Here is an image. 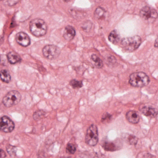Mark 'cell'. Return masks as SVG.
<instances>
[{"label":"cell","instance_id":"1","mask_svg":"<svg viewBox=\"0 0 158 158\" xmlns=\"http://www.w3.org/2000/svg\"><path fill=\"white\" fill-rule=\"evenodd\" d=\"M30 30L32 34L36 37L44 36L47 32V26L45 22L40 19H35L30 23Z\"/></svg>","mask_w":158,"mask_h":158},{"label":"cell","instance_id":"2","mask_svg":"<svg viewBox=\"0 0 158 158\" xmlns=\"http://www.w3.org/2000/svg\"><path fill=\"white\" fill-rule=\"evenodd\" d=\"M149 77L143 72H135L130 76L129 83L134 87H142L149 84Z\"/></svg>","mask_w":158,"mask_h":158},{"label":"cell","instance_id":"3","mask_svg":"<svg viewBox=\"0 0 158 158\" xmlns=\"http://www.w3.org/2000/svg\"><path fill=\"white\" fill-rule=\"evenodd\" d=\"M141 42V38L139 36L135 35L123 39L121 45L123 48L126 52H132L138 49Z\"/></svg>","mask_w":158,"mask_h":158},{"label":"cell","instance_id":"4","mask_svg":"<svg viewBox=\"0 0 158 158\" xmlns=\"http://www.w3.org/2000/svg\"><path fill=\"white\" fill-rule=\"evenodd\" d=\"M21 99L20 93L18 91L13 90L8 92L3 98L2 103L6 107H10L18 104Z\"/></svg>","mask_w":158,"mask_h":158},{"label":"cell","instance_id":"5","mask_svg":"<svg viewBox=\"0 0 158 158\" xmlns=\"http://www.w3.org/2000/svg\"><path fill=\"white\" fill-rule=\"evenodd\" d=\"M85 141V143L91 146H94L98 143V130L97 127L94 124L90 125L87 129Z\"/></svg>","mask_w":158,"mask_h":158},{"label":"cell","instance_id":"6","mask_svg":"<svg viewBox=\"0 0 158 158\" xmlns=\"http://www.w3.org/2000/svg\"><path fill=\"white\" fill-rule=\"evenodd\" d=\"M140 15L144 21L149 23L154 22L158 17L156 11L148 6L142 8L140 12Z\"/></svg>","mask_w":158,"mask_h":158},{"label":"cell","instance_id":"7","mask_svg":"<svg viewBox=\"0 0 158 158\" xmlns=\"http://www.w3.org/2000/svg\"><path fill=\"white\" fill-rule=\"evenodd\" d=\"M43 54L44 57L50 60L57 58L60 54V49L56 45H48L44 47Z\"/></svg>","mask_w":158,"mask_h":158},{"label":"cell","instance_id":"8","mask_svg":"<svg viewBox=\"0 0 158 158\" xmlns=\"http://www.w3.org/2000/svg\"><path fill=\"white\" fill-rule=\"evenodd\" d=\"M14 122L6 116L0 118V131L5 133L11 132L15 129Z\"/></svg>","mask_w":158,"mask_h":158},{"label":"cell","instance_id":"9","mask_svg":"<svg viewBox=\"0 0 158 158\" xmlns=\"http://www.w3.org/2000/svg\"><path fill=\"white\" fill-rule=\"evenodd\" d=\"M16 40L19 44L24 47H27L30 44L31 40L27 34L23 32H19L16 35Z\"/></svg>","mask_w":158,"mask_h":158},{"label":"cell","instance_id":"10","mask_svg":"<svg viewBox=\"0 0 158 158\" xmlns=\"http://www.w3.org/2000/svg\"><path fill=\"white\" fill-rule=\"evenodd\" d=\"M140 110L145 116L150 117V118H155L157 116L158 114L157 110L151 106H146L143 107Z\"/></svg>","mask_w":158,"mask_h":158},{"label":"cell","instance_id":"11","mask_svg":"<svg viewBox=\"0 0 158 158\" xmlns=\"http://www.w3.org/2000/svg\"><path fill=\"white\" fill-rule=\"evenodd\" d=\"M126 118L129 122L133 124H136L140 121V116L138 112L135 110L128 111L126 115Z\"/></svg>","mask_w":158,"mask_h":158},{"label":"cell","instance_id":"12","mask_svg":"<svg viewBox=\"0 0 158 158\" xmlns=\"http://www.w3.org/2000/svg\"><path fill=\"white\" fill-rule=\"evenodd\" d=\"M76 35V31L75 29L70 26L66 27L64 31L63 37L68 41H70L73 40Z\"/></svg>","mask_w":158,"mask_h":158},{"label":"cell","instance_id":"13","mask_svg":"<svg viewBox=\"0 0 158 158\" xmlns=\"http://www.w3.org/2000/svg\"><path fill=\"white\" fill-rule=\"evenodd\" d=\"M8 62L11 64H15L21 61L20 56L15 52H10L7 55Z\"/></svg>","mask_w":158,"mask_h":158},{"label":"cell","instance_id":"14","mask_svg":"<svg viewBox=\"0 0 158 158\" xmlns=\"http://www.w3.org/2000/svg\"><path fill=\"white\" fill-rule=\"evenodd\" d=\"M120 37L119 34L117 30H113L110 32L109 35L108 40L110 42L113 44H116L120 40Z\"/></svg>","mask_w":158,"mask_h":158},{"label":"cell","instance_id":"15","mask_svg":"<svg viewBox=\"0 0 158 158\" xmlns=\"http://www.w3.org/2000/svg\"><path fill=\"white\" fill-rule=\"evenodd\" d=\"M0 78L5 83H9L11 81V77L7 70L3 69L0 71Z\"/></svg>","mask_w":158,"mask_h":158},{"label":"cell","instance_id":"16","mask_svg":"<svg viewBox=\"0 0 158 158\" xmlns=\"http://www.w3.org/2000/svg\"><path fill=\"white\" fill-rule=\"evenodd\" d=\"M91 59L94 63V65L97 68L100 69L103 67V63L101 59L96 55L94 54L91 56Z\"/></svg>","mask_w":158,"mask_h":158},{"label":"cell","instance_id":"17","mask_svg":"<svg viewBox=\"0 0 158 158\" xmlns=\"http://www.w3.org/2000/svg\"><path fill=\"white\" fill-rule=\"evenodd\" d=\"M103 147L107 151H113L117 149L116 143L112 142H106L103 145Z\"/></svg>","mask_w":158,"mask_h":158},{"label":"cell","instance_id":"18","mask_svg":"<svg viewBox=\"0 0 158 158\" xmlns=\"http://www.w3.org/2000/svg\"><path fill=\"white\" fill-rule=\"evenodd\" d=\"M105 14V10L101 7H98L96 9L94 15L95 18L100 19L102 18Z\"/></svg>","mask_w":158,"mask_h":158},{"label":"cell","instance_id":"19","mask_svg":"<svg viewBox=\"0 0 158 158\" xmlns=\"http://www.w3.org/2000/svg\"><path fill=\"white\" fill-rule=\"evenodd\" d=\"M70 85L74 88H81L83 86L82 82L81 81L75 80V79L70 81Z\"/></svg>","mask_w":158,"mask_h":158},{"label":"cell","instance_id":"20","mask_svg":"<svg viewBox=\"0 0 158 158\" xmlns=\"http://www.w3.org/2000/svg\"><path fill=\"white\" fill-rule=\"evenodd\" d=\"M77 150V148L75 145L73 144L69 143L67 145L66 147V152L69 154H75Z\"/></svg>","mask_w":158,"mask_h":158},{"label":"cell","instance_id":"21","mask_svg":"<svg viewBox=\"0 0 158 158\" xmlns=\"http://www.w3.org/2000/svg\"><path fill=\"white\" fill-rule=\"evenodd\" d=\"M45 112L42 110H39L36 111L33 115V118L36 120L42 118L45 115Z\"/></svg>","mask_w":158,"mask_h":158},{"label":"cell","instance_id":"22","mask_svg":"<svg viewBox=\"0 0 158 158\" xmlns=\"http://www.w3.org/2000/svg\"><path fill=\"white\" fill-rule=\"evenodd\" d=\"M128 141L131 145H135L138 142V139L134 135H131L128 137Z\"/></svg>","mask_w":158,"mask_h":158},{"label":"cell","instance_id":"23","mask_svg":"<svg viewBox=\"0 0 158 158\" xmlns=\"http://www.w3.org/2000/svg\"><path fill=\"white\" fill-rule=\"evenodd\" d=\"M6 150L10 156H14L15 152V153L16 152L15 150V147L9 145V147H7Z\"/></svg>","mask_w":158,"mask_h":158},{"label":"cell","instance_id":"24","mask_svg":"<svg viewBox=\"0 0 158 158\" xmlns=\"http://www.w3.org/2000/svg\"><path fill=\"white\" fill-rule=\"evenodd\" d=\"M19 0H8L7 1V2H8V5L9 6H12L16 4L18 2Z\"/></svg>","mask_w":158,"mask_h":158},{"label":"cell","instance_id":"25","mask_svg":"<svg viewBox=\"0 0 158 158\" xmlns=\"http://www.w3.org/2000/svg\"><path fill=\"white\" fill-rule=\"evenodd\" d=\"M6 154L5 152L0 148V158H6Z\"/></svg>","mask_w":158,"mask_h":158},{"label":"cell","instance_id":"26","mask_svg":"<svg viewBox=\"0 0 158 158\" xmlns=\"http://www.w3.org/2000/svg\"><path fill=\"white\" fill-rule=\"evenodd\" d=\"M155 47L158 48V38H157L155 43Z\"/></svg>","mask_w":158,"mask_h":158},{"label":"cell","instance_id":"27","mask_svg":"<svg viewBox=\"0 0 158 158\" xmlns=\"http://www.w3.org/2000/svg\"><path fill=\"white\" fill-rule=\"evenodd\" d=\"M65 1H67V2H68V1H69V0H65Z\"/></svg>","mask_w":158,"mask_h":158},{"label":"cell","instance_id":"28","mask_svg":"<svg viewBox=\"0 0 158 158\" xmlns=\"http://www.w3.org/2000/svg\"><path fill=\"white\" fill-rule=\"evenodd\" d=\"M0 1H2V0H0Z\"/></svg>","mask_w":158,"mask_h":158}]
</instances>
